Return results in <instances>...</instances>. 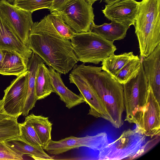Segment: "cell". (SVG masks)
I'll use <instances>...</instances> for the list:
<instances>
[{
    "label": "cell",
    "mask_w": 160,
    "mask_h": 160,
    "mask_svg": "<svg viewBox=\"0 0 160 160\" xmlns=\"http://www.w3.org/2000/svg\"><path fill=\"white\" fill-rule=\"evenodd\" d=\"M137 126L144 135L151 138L160 132V103L149 86L141 120Z\"/></svg>",
    "instance_id": "12"
},
{
    "label": "cell",
    "mask_w": 160,
    "mask_h": 160,
    "mask_svg": "<svg viewBox=\"0 0 160 160\" xmlns=\"http://www.w3.org/2000/svg\"><path fill=\"white\" fill-rule=\"evenodd\" d=\"M142 62L138 57L134 59L126 65L114 77L119 83L125 84L138 74Z\"/></svg>",
    "instance_id": "23"
},
{
    "label": "cell",
    "mask_w": 160,
    "mask_h": 160,
    "mask_svg": "<svg viewBox=\"0 0 160 160\" xmlns=\"http://www.w3.org/2000/svg\"><path fill=\"white\" fill-rule=\"evenodd\" d=\"M69 77L70 82L75 85L85 102L89 105L88 114L96 118H102L111 123V119L103 102L85 79L79 74L72 71Z\"/></svg>",
    "instance_id": "10"
},
{
    "label": "cell",
    "mask_w": 160,
    "mask_h": 160,
    "mask_svg": "<svg viewBox=\"0 0 160 160\" xmlns=\"http://www.w3.org/2000/svg\"><path fill=\"white\" fill-rule=\"evenodd\" d=\"M71 41L78 61L83 63L99 64L114 54L117 49L113 42L105 39L91 31L75 32Z\"/></svg>",
    "instance_id": "3"
},
{
    "label": "cell",
    "mask_w": 160,
    "mask_h": 160,
    "mask_svg": "<svg viewBox=\"0 0 160 160\" xmlns=\"http://www.w3.org/2000/svg\"><path fill=\"white\" fill-rule=\"evenodd\" d=\"M154 137L152 139L146 142L138 152L132 157L131 160L136 159L141 157L157 144L160 141V133Z\"/></svg>",
    "instance_id": "29"
},
{
    "label": "cell",
    "mask_w": 160,
    "mask_h": 160,
    "mask_svg": "<svg viewBox=\"0 0 160 160\" xmlns=\"http://www.w3.org/2000/svg\"><path fill=\"white\" fill-rule=\"evenodd\" d=\"M23 157L17 154L5 143L0 141V160H22Z\"/></svg>",
    "instance_id": "28"
},
{
    "label": "cell",
    "mask_w": 160,
    "mask_h": 160,
    "mask_svg": "<svg viewBox=\"0 0 160 160\" xmlns=\"http://www.w3.org/2000/svg\"><path fill=\"white\" fill-rule=\"evenodd\" d=\"M48 69L51 79L53 92L59 96L60 99L65 103L68 108H71L85 102L81 94L79 95L76 94L65 86L60 73L50 67L49 66Z\"/></svg>",
    "instance_id": "15"
},
{
    "label": "cell",
    "mask_w": 160,
    "mask_h": 160,
    "mask_svg": "<svg viewBox=\"0 0 160 160\" xmlns=\"http://www.w3.org/2000/svg\"><path fill=\"white\" fill-rule=\"evenodd\" d=\"M138 57L132 52L115 55L113 54L102 62V69L114 77L129 62Z\"/></svg>",
    "instance_id": "21"
},
{
    "label": "cell",
    "mask_w": 160,
    "mask_h": 160,
    "mask_svg": "<svg viewBox=\"0 0 160 160\" xmlns=\"http://www.w3.org/2000/svg\"><path fill=\"white\" fill-rule=\"evenodd\" d=\"M146 136L136 125L123 131L120 137L99 152V160H131L146 142Z\"/></svg>",
    "instance_id": "5"
},
{
    "label": "cell",
    "mask_w": 160,
    "mask_h": 160,
    "mask_svg": "<svg viewBox=\"0 0 160 160\" xmlns=\"http://www.w3.org/2000/svg\"><path fill=\"white\" fill-rule=\"evenodd\" d=\"M89 4L92 5L96 1L98 0H85Z\"/></svg>",
    "instance_id": "34"
},
{
    "label": "cell",
    "mask_w": 160,
    "mask_h": 160,
    "mask_svg": "<svg viewBox=\"0 0 160 160\" xmlns=\"http://www.w3.org/2000/svg\"><path fill=\"white\" fill-rule=\"evenodd\" d=\"M52 0H15L13 5L32 13L34 11L43 8L52 9Z\"/></svg>",
    "instance_id": "26"
},
{
    "label": "cell",
    "mask_w": 160,
    "mask_h": 160,
    "mask_svg": "<svg viewBox=\"0 0 160 160\" xmlns=\"http://www.w3.org/2000/svg\"><path fill=\"white\" fill-rule=\"evenodd\" d=\"M58 12L76 33L90 31L94 15L92 5L85 0H69L62 9Z\"/></svg>",
    "instance_id": "7"
},
{
    "label": "cell",
    "mask_w": 160,
    "mask_h": 160,
    "mask_svg": "<svg viewBox=\"0 0 160 160\" xmlns=\"http://www.w3.org/2000/svg\"><path fill=\"white\" fill-rule=\"evenodd\" d=\"M139 2L135 0H120L107 4L102 10L105 16L111 21L130 27L134 25Z\"/></svg>",
    "instance_id": "11"
},
{
    "label": "cell",
    "mask_w": 160,
    "mask_h": 160,
    "mask_svg": "<svg viewBox=\"0 0 160 160\" xmlns=\"http://www.w3.org/2000/svg\"><path fill=\"white\" fill-rule=\"evenodd\" d=\"M72 71L81 75L103 102L111 119V123L116 128L123 124L122 117L125 109L122 84L104 71L101 67L75 64Z\"/></svg>",
    "instance_id": "2"
},
{
    "label": "cell",
    "mask_w": 160,
    "mask_h": 160,
    "mask_svg": "<svg viewBox=\"0 0 160 160\" xmlns=\"http://www.w3.org/2000/svg\"><path fill=\"white\" fill-rule=\"evenodd\" d=\"M108 143L107 134L101 132L94 136L87 135L83 137L71 136L58 141L51 140L44 150L55 156L82 147L99 152Z\"/></svg>",
    "instance_id": "8"
},
{
    "label": "cell",
    "mask_w": 160,
    "mask_h": 160,
    "mask_svg": "<svg viewBox=\"0 0 160 160\" xmlns=\"http://www.w3.org/2000/svg\"><path fill=\"white\" fill-rule=\"evenodd\" d=\"M28 78L27 71L18 76L4 90L3 108L11 117L18 118L22 114L27 94Z\"/></svg>",
    "instance_id": "9"
},
{
    "label": "cell",
    "mask_w": 160,
    "mask_h": 160,
    "mask_svg": "<svg viewBox=\"0 0 160 160\" xmlns=\"http://www.w3.org/2000/svg\"><path fill=\"white\" fill-rule=\"evenodd\" d=\"M5 142L13 151L22 156L27 154L36 160L53 159L42 148H37L27 143L20 136L7 140Z\"/></svg>",
    "instance_id": "17"
},
{
    "label": "cell",
    "mask_w": 160,
    "mask_h": 160,
    "mask_svg": "<svg viewBox=\"0 0 160 160\" xmlns=\"http://www.w3.org/2000/svg\"><path fill=\"white\" fill-rule=\"evenodd\" d=\"M105 2L107 4L112 3L120 0H104Z\"/></svg>",
    "instance_id": "33"
},
{
    "label": "cell",
    "mask_w": 160,
    "mask_h": 160,
    "mask_svg": "<svg viewBox=\"0 0 160 160\" xmlns=\"http://www.w3.org/2000/svg\"><path fill=\"white\" fill-rule=\"evenodd\" d=\"M129 27L116 22L105 23L98 25L94 22L91 25L90 31L98 34L105 39L113 42L124 39Z\"/></svg>",
    "instance_id": "18"
},
{
    "label": "cell",
    "mask_w": 160,
    "mask_h": 160,
    "mask_svg": "<svg viewBox=\"0 0 160 160\" xmlns=\"http://www.w3.org/2000/svg\"><path fill=\"white\" fill-rule=\"evenodd\" d=\"M28 46L60 74L68 73L78 62L71 41L57 31L48 15L33 23Z\"/></svg>",
    "instance_id": "1"
},
{
    "label": "cell",
    "mask_w": 160,
    "mask_h": 160,
    "mask_svg": "<svg viewBox=\"0 0 160 160\" xmlns=\"http://www.w3.org/2000/svg\"><path fill=\"white\" fill-rule=\"evenodd\" d=\"M3 51L4 57L0 68V74L18 77L28 71V66L20 54L12 50H3Z\"/></svg>",
    "instance_id": "19"
},
{
    "label": "cell",
    "mask_w": 160,
    "mask_h": 160,
    "mask_svg": "<svg viewBox=\"0 0 160 160\" xmlns=\"http://www.w3.org/2000/svg\"><path fill=\"white\" fill-rule=\"evenodd\" d=\"M69 0H52V8L51 12L54 11L57 12L61 11L66 3Z\"/></svg>",
    "instance_id": "30"
},
{
    "label": "cell",
    "mask_w": 160,
    "mask_h": 160,
    "mask_svg": "<svg viewBox=\"0 0 160 160\" xmlns=\"http://www.w3.org/2000/svg\"><path fill=\"white\" fill-rule=\"evenodd\" d=\"M18 118L10 117L0 120V141L20 136Z\"/></svg>",
    "instance_id": "24"
},
{
    "label": "cell",
    "mask_w": 160,
    "mask_h": 160,
    "mask_svg": "<svg viewBox=\"0 0 160 160\" xmlns=\"http://www.w3.org/2000/svg\"><path fill=\"white\" fill-rule=\"evenodd\" d=\"M35 90L37 100L44 99L53 92L48 69L44 62L40 64L37 72Z\"/></svg>",
    "instance_id": "22"
},
{
    "label": "cell",
    "mask_w": 160,
    "mask_h": 160,
    "mask_svg": "<svg viewBox=\"0 0 160 160\" xmlns=\"http://www.w3.org/2000/svg\"><path fill=\"white\" fill-rule=\"evenodd\" d=\"M4 57L3 49H0V68H1Z\"/></svg>",
    "instance_id": "32"
},
{
    "label": "cell",
    "mask_w": 160,
    "mask_h": 160,
    "mask_svg": "<svg viewBox=\"0 0 160 160\" xmlns=\"http://www.w3.org/2000/svg\"><path fill=\"white\" fill-rule=\"evenodd\" d=\"M20 137L27 143L38 148H42L40 140L31 122L25 119L22 123H18Z\"/></svg>",
    "instance_id": "25"
},
{
    "label": "cell",
    "mask_w": 160,
    "mask_h": 160,
    "mask_svg": "<svg viewBox=\"0 0 160 160\" xmlns=\"http://www.w3.org/2000/svg\"><path fill=\"white\" fill-rule=\"evenodd\" d=\"M0 49L16 52L23 58L28 66L33 52L8 28L0 17Z\"/></svg>",
    "instance_id": "14"
},
{
    "label": "cell",
    "mask_w": 160,
    "mask_h": 160,
    "mask_svg": "<svg viewBox=\"0 0 160 160\" xmlns=\"http://www.w3.org/2000/svg\"><path fill=\"white\" fill-rule=\"evenodd\" d=\"M25 119L29 120L32 124L44 149L52 140V123L48 117L36 115L32 113L27 116Z\"/></svg>",
    "instance_id": "20"
},
{
    "label": "cell",
    "mask_w": 160,
    "mask_h": 160,
    "mask_svg": "<svg viewBox=\"0 0 160 160\" xmlns=\"http://www.w3.org/2000/svg\"><path fill=\"white\" fill-rule=\"evenodd\" d=\"M48 15L57 31L63 37L68 40H71L75 32L65 23L58 12L54 11Z\"/></svg>",
    "instance_id": "27"
},
{
    "label": "cell",
    "mask_w": 160,
    "mask_h": 160,
    "mask_svg": "<svg viewBox=\"0 0 160 160\" xmlns=\"http://www.w3.org/2000/svg\"><path fill=\"white\" fill-rule=\"evenodd\" d=\"M44 62L38 55L32 52L28 66V72L27 94L22 115H28L29 111L35 107L37 101L35 90V78L37 72L40 64Z\"/></svg>",
    "instance_id": "16"
},
{
    "label": "cell",
    "mask_w": 160,
    "mask_h": 160,
    "mask_svg": "<svg viewBox=\"0 0 160 160\" xmlns=\"http://www.w3.org/2000/svg\"><path fill=\"white\" fill-rule=\"evenodd\" d=\"M32 13L7 0H0V17L8 28L28 46L29 32L33 23Z\"/></svg>",
    "instance_id": "6"
},
{
    "label": "cell",
    "mask_w": 160,
    "mask_h": 160,
    "mask_svg": "<svg viewBox=\"0 0 160 160\" xmlns=\"http://www.w3.org/2000/svg\"><path fill=\"white\" fill-rule=\"evenodd\" d=\"M122 85L126 112L125 121L138 126L146 104L148 89V81L142 62L137 76Z\"/></svg>",
    "instance_id": "4"
},
{
    "label": "cell",
    "mask_w": 160,
    "mask_h": 160,
    "mask_svg": "<svg viewBox=\"0 0 160 160\" xmlns=\"http://www.w3.org/2000/svg\"><path fill=\"white\" fill-rule=\"evenodd\" d=\"M148 86L156 99L160 102V43L154 51L142 61Z\"/></svg>",
    "instance_id": "13"
},
{
    "label": "cell",
    "mask_w": 160,
    "mask_h": 160,
    "mask_svg": "<svg viewBox=\"0 0 160 160\" xmlns=\"http://www.w3.org/2000/svg\"><path fill=\"white\" fill-rule=\"evenodd\" d=\"M11 117L5 112L3 108L2 99H0V120Z\"/></svg>",
    "instance_id": "31"
}]
</instances>
